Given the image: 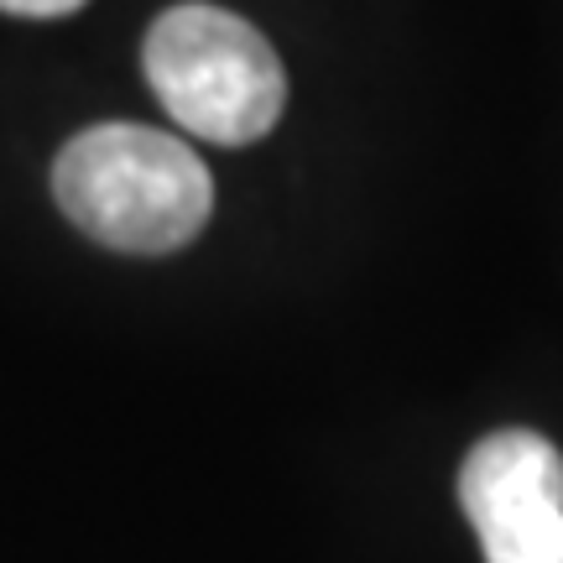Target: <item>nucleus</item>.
<instances>
[{
  "label": "nucleus",
  "instance_id": "obj_4",
  "mask_svg": "<svg viewBox=\"0 0 563 563\" xmlns=\"http://www.w3.org/2000/svg\"><path fill=\"white\" fill-rule=\"evenodd\" d=\"M84 0H0L5 16H26V21H53V16H68L79 11Z\"/></svg>",
  "mask_w": 563,
  "mask_h": 563
},
{
  "label": "nucleus",
  "instance_id": "obj_1",
  "mask_svg": "<svg viewBox=\"0 0 563 563\" xmlns=\"http://www.w3.org/2000/svg\"><path fill=\"white\" fill-rule=\"evenodd\" d=\"M58 209L89 241L131 256L178 251L209 224L214 183L199 152L152 125H89L53 162Z\"/></svg>",
  "mask_w": 563,
  "mask_h": 563
},
{
  "label": "nucleus",
  "instance_id": "obj_2",
  "mask_svg": "<svg viewBox=\"0 0 563 563\" xmlns=\"http://www.w3.org/2000/svg\"><path fill=\"white\" fill-rule=\"evenodd\" d=\"M146 84L162 110L199 141L251 146L282 121L287 74L272 42L235 11L173 5L152 21L141 47Z\"/></svg>",
  "mask_w": 563,
  "mask_h": 563
},
{
  "label": "nucleus",
  "instance_id": "obj_3",
  "mask_svg": "<svg viewBox=\"0 0 563 563\" xmlns=\"http://www.w3.org/2000/svg\"><path fill=\"white\" fill-rule=\"evenodd\" d=\"M460 506L485 563H563V454L543 433L501 428L464 454Z\"/></svg>",
  "mask_w": 563,
  "mask_h": 563
}]
</instances>
